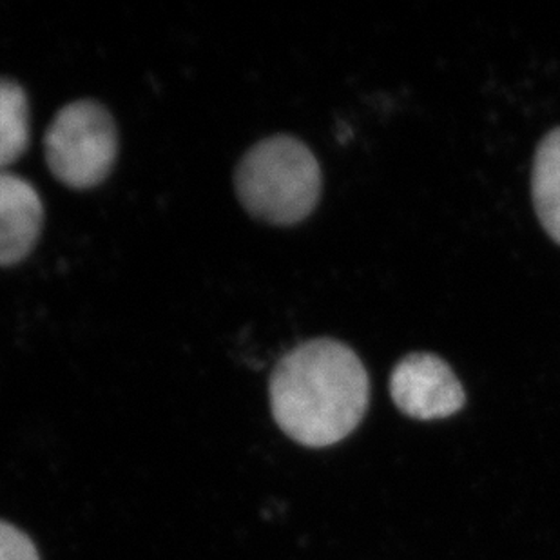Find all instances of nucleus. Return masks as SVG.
I'll list each match as a JSON object with an SVG mask.
<instances>
[{
	"mask_svg": "<svg viewBox=\"0 0 560 560\" xmlns=\"http://www.w3.org/2000/svg\"><path fill=\"white\" fill-rule=\"evenodd\" d=\"M44 156L62 186H101L117 164L118 131L112 113L90 98L63 106L44 137Z\"/></svg>",
	"mask_w": 560,
	"mask_h": 560,
	"instance_id": "3",
	"label": "nucleus"
},
{
	"mask_svg": "<svg viewBox=\"0 0 560 560\" xmlns=\"http://www.w3.org/2000/svg\"><path fill=\"white\" fill-rule=\"evenodd\" d=\"M532 196L540 225L560 245V127L551 129L537 148Z\"/></svg>",
	"mask_w": 560,
	"mask_h": 560,
	"instance_id": "6",
	"label": "nucleus"
},
{
	"mask_svg": "<svg viewBox=\"0 0 560 560\" xmlns=\"http://www.w3.org/2000/svg\"><path fill=\"white\" fill-rule=\"evenodd\" d=\"M32 140L30 102L19 82L0 79V171L26 154Z\"/></svg>",
	"mask_w": 560,
	"mask_h": 560,
	"instance_id": "7",
	"label": "nucleus"
},
{
	"mask_svg": "<svg viewBox=\"0 0 560 560\" xmlns=\"http://www.w3.org/2000/svg\"><path fill=\"white\" fill-rule=\"evenodd\" d=\"M390 396L405 416L434 421L465 407V388L452 366L430 352L402 358L390 375Z\"/></svg>",
	"mask_w": 560,
	"mask_h": 560,
	"instance_id": "4",
	"label": "nucleus"
},
{
	"mask_svg": "<svg viewBox=\"0 0 560 560\" xmlns=\"http://www.w3.org/2000/svg\"><path fill=\"white\" fill-rule=\"evenodd\" d=\"M240 203L259 222L287 228L303 222L322 196V167L311 149L289 135L254 143L234 171Z\"/></svg>",
	"mask_w": 560,
	"mask_h": 560,
	"instance_id": "2",
	"label": "nucleus"
},
{
	"mask_svg": "<svg viewBox=\"0 0 560 560\" xmlns=\"http://www.w3.org/2000/svg\"><path fill=\"white\" fill-rule=\"evenodd\" d=\"M269 396L275 421L289 438L323 448L360 427L371 402V380L349 345L311 339L278 361Z\"/></svg>",
	"mask_w": 560,
	"mask_h": 560,
	"instance_id": "1",
	"label": "nucleus"
},
{
	"mask_svg": "<svg viewBox=\"0 0 560 560\" xmlns=\"http://www.w3.org/2000/svg\"><path fill=\"white\" fill-rule=\"evenodd\" d=\"M44 203L37 189L21 176L0 171V267L26 259L37 247Z\"/></svg>",
	"mask_w": 560,
	"mask_h": 560,
	"instance_id": "5",
	"label": "nucleus"
},
{
	"mask_svg": "<svg viewBox=\"0 0 560 560\" xmlns=\"http://www.w3.org/2000/svg\"><path fill=\"white\" fill-rule=\"evenodd\" d=\"M0 560H40V557L26 534L0 521Z\"/></svg>",
	"mask_w": 560,
	"mask_h": 560,
	"instance_id": "8",
	"label": "nucleus"
}]
</instances>
